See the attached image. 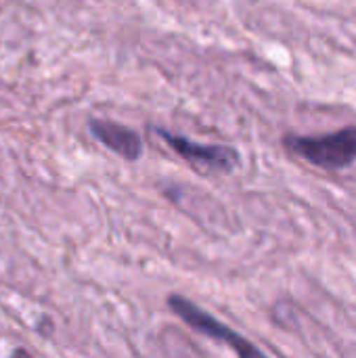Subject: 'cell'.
<instances>
[{
    "label": "cell",
    "mask_w": 356,
    "mask_h": 358,
    "mask_svg": "<svg viewBox=\"0 0 356 358\" xmlns=\"http://www.w3.org/2000/svg\"><path fill=\"white\" fill-rule=\"evenodd\" d=\"M168 308L180 319L185 321L193 331L216 340L218 344L229 346L235 355L239 357H262V350H258L252 342H248L243 336H239L237 331H233L231 327H227L222 321H218L216 317H212L210 313H206L204 308H199L195 302H191L185 296L172 294L166 298Z\"/></svg>",
    "instance_id": "obj_2"
},
{
    "label": "cell",
    "mask_w": 356,
    "mask_h": 358,
    "mask_svg": "<svg viewBox=\"0 0 356 358\" xmlns=\"http://www.w3.org/2000/svg\"><path fill=\"white\" fill-rule=\"evenodd\" d=\"M155 132L166 141V145L176 151L189 164L208 170V172H222L229 174L241 164V155L231 145H199L187 136L168 132L164 128H155Z\"/></svg>",
    "instance_id": "obj_3"
},
{
    "label": "cell",
    "mask_w": 356,
    "mask_h": 358,
    "mask_svg": "<svg viewBox=\"0 0 356 358\" xmlns=\"http://www.w3.org/2000/svg\"><path fill=\"white\" fill-rule=\"evenodd\" d=\"M13 357H29V352H25V350H13Z\"/></svg>",
    "instance_id": "obj_6"
},
{
    "label": "cell",
    "mask_w": 356,
    "mask_h": 358,
    "mask_svg": "<svg viewBox=\"0 0 356 358\" xmlns=\"http://www.w3.org/2000/svg\"><path fill=\"white\" fill-rule=\"evenodd\" d=\"M88 130L101 145H105L109 151L118 153L120 157L128 162H136L143 155L141 134L124 124H118L111 120H90Z\"/></svg>",
    "instance_id": "obj_4"
},
{
    "label": "cell",
    "mask_w": 356,
    "mask_h": 358,
    "mask_svg": "<svg viewBox=\"0 0 356 358\" xmlns=\"http://www.w3.org/2000/svg\"><path fill=\"white\" fill-rule=\"evenodd\" d=\"M50 325H52V323H50V319H42V321H40V325H36V327H38V331H40V334L48 336V334L52 331V327H50Z\"/></svg>",
    "instance_id": "obj_5"
},
{
    "label": "cell",
    "mask_w": 356,
    "mask_h": 358,
    "mask_svg": "<svg viewBox=\"0 0 356 358\" xmlns=\"http://www.w3.org/2000/svg\"><path fill=\"white\" fill-rule=\"evenodd\" d=\"M283 147L321 168V170H344L356 162V126H346L327 134H285Z\"/></svg>",
    "instance_id": "obj_1"
}]
</instances>
